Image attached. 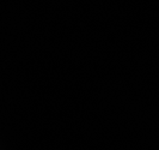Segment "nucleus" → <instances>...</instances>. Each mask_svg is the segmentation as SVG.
Listing matches in <instances>:
<instances>
[]
</instances>
